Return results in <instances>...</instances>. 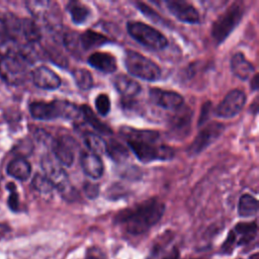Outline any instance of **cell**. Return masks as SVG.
<instances>
[{
  "label": "cell",
  "mask_w": 259,
  "mask_h": 259,
  "mask_svg": "<svg viewBox=\"0 0 259 259\" xmlns=\"http://www.w3.org/2000/svg\"><path fill=\"white\" fill-rule=\"evenodd\" d=\"M120 133L126 140L127 146L135 156L143 163L153 161H165L174 157L172 148L159 144L160 135L153 130H137L122 126Z\"/></svg>",
  "instance_id": "6da1fadb"
},
{
  "label": "cell",
  "mask_w": 259,
  "mask_h": 259,
  "mask_svg": "<svg viewBox=\"0 0 259 259\" xmlns=\"http://www.w3.org/2000/svg\"><path fill=\"white\" fill-rule=\"evenodd\" d=\"M165 211V203L158 197H151L115 215V223L124 227L132 235H141L156 225Z\"/></svg>",
  "instance_id": "7a4b0ae2"
},
{
  "label": "cell",
  "mask_w": 259,
  "mask_h": 259,
  "mask_svg": "<svg viewBox=\"0 0 259 259\" xmlns=\"http://www.w3.org/2000/svg\"><path fill=\"white\" fill-rule=\"evenodd\" d=\"M30 115L39 120H54L57 118L76 119L80 115V107L67 100L33 101L29 104Z\"/></svg>",
  "instance_id": "3957f363"
},
{
  "label": "cell",
  "mask_w": 259,
  "mask_h": 259,
  "mask_svg": "<svg viewBox=\"0 0 259 259\" xmlns=\"http://www.w3.org/2000/svg\"><path fill=\"white\" fill-rule=\"evenodd\" d=\"M124 67L131 75L145 81L154 82L161 77L160 67L149 58L135 51H126Z\"/></svg>",
  "instance_id": "277c9868"
},
{
  "label": "cell",
  "mask_w": 259,
  "mask_h": 259,
  "mask_svg": "<svg viewBox=\"0 0 259 259\" xmlns=\"http://www.w3.org/2000/svg\"><path fill=\"white\" fill-rule=\"evenodd\" d=\"M126 30L136 41L151 50L159 51L168 46V40L162 32L144 22L128 21Z\"/></svg>",
  "instance_id": "5b68a950"
},
{
  "label": "cell",
  "mask_w": 259,
  "mask_h": 259,
  "mask_svg": "<svg viewBox=\"0 0 259 259\" xmlns=\"http://www.w3.org/2000/svg\"><path fill=\"white\" fill-rule=\"evenodd\" d=\"M41 168L45 172V176L50 180L54 187L62 193L66 199H74L77 195L72 187L66 171L62 165L52 157H45L41 160Z\"/></svg>",
  "instance_id": "8992f818"
},
{
  "label": "cell",
  "mask_w": 259,
  "mask_h": 259,
  "mask_svg": "<svg viewBox=\"0 0 259 259\" xmlns=\"http://www.w3.org/2000/svg\"><path fill=\"white\" fill-rule=\"evenodd\" d=\"M244 14V8L240 3H233L213 22L211 35L218 45L222 44L240 23Z\"/></svg>",
  "instance_id": "52a82bcc"
},
{
  "label": "cell",
  "mask_w": 259,
  "mask_h": 259,
  "mask_svg": "<svg viewBox=\"0 0 259 259\" xmlns=\"http://www.w3.org/2000/svg\"><path fill=\"white\" fill-rule=\"evenodd\" d=\"M27 61L18 52L0 58V77L9 85L21 84L27 73Z\"/></svg>",
  "instance_id": "ba28073f"
},
{
  "label": "cell",
  "mask_w": 259,
  "mask_h": 259,
  "mask_svg": "<svg viewBox=\"0 0 259 259\" xmlns=\"http://www.w3.org/2000/svg\"><path fill=\"white\" fill-rule=\"evenodd\" d=\"M225 130V125L220 122H211L204 126L192 143L189 145L187 149V153L189 156L199 155L202 151H204L208 146L214 143L220 136L223 134Z\"/></svg>",
  "instance_id": "9c48e42d"
},
{
  "label": "cell",
  "mask_w": 259,
  "mask_h": 259,
  "mask_svg": "<svg viewBox=\"0 0 259 259\" xmlns=\"http://www.w3.org/2000/svg\"><path fill=\"white\" fill-rule=\"evenodd\" d=\"M246 94L240 89H233L227 93L219 103L214 114L221 118H231L237 115L246 103Z\"/></svg>",
  "instance_id": "30bf717a"
},
{
  "label": "cell",
  "mask_w": 259,
  "mask_h": 259,
  "mask_svg": "<svg viewBox=\"0 0 259 259\" xmlns=\"http://www.w3.org/2000/svg\"><path fill=\"white\" fill-rule=\"evenodd\" d=\"M149 97L152 103L167 110L176 111L184 104V98L182 95L171 90L151 88L149 91Z\"/></svg>",
  "instance_id": "8fae6325"
},
{
  "label": "cell",
  "mask_w": 259,
  "mask_h": 259,
  "mask_svg": "<svg viewBox=\"0 0 259 259\" xmlns=\"http://www.w3.org/2000/svg\"><path fill=\"white\" fill-rule=\"evenodd\" d=\"M165 4L169 12L181 22L196 24L200 21L197 9L189 2L183 0H169L166 1Z\"/></svg>",
  "instance_id": "7c38bea8"
},
{
  "label": "cell",
  "mask_w": 259,
  "mask_h": 259,
  "mask_svg": "<svg viewBox=\"0 0 259 259\" xmlns=\"http://www.w3.org/2000/svg\"><path fill=\"white\" fill-rule=\"evenodd\" d=\"M32 82L33 84L45 90H56L61 86V78L50 68L46 66L36 67L32 73Z\"/></svg>",
  "instance_id": "4fadbf2b"
},
{
  "label": "cell",
  "mask_w": 259,
  "mask_h": 259,
  "mask_svg": "<svg viewBox=\"0 0 259 259\" xmlns=\"http://www.w3.org/2000/svg\"><path fill=\"white\" fill-rule=\"evenodd\" d=\"M192 112L184 105L175 111V114L170 118L169 128L175 137L185 136L189 132Z\"/></svg>",
  "instance_id": "5bb4252c"
},
{
  "label": "cell",
  "mask_w": 259,
  "mask_h": 259,
  "mask_svg": "<svg viewBox=\"0 0 259 259\" xmlns=\"http://www.w3.org/2000/svg\"><path fill=\"white\" fill-rule=\"evenodd\" d=\"M80 165L84 173L92 179H98L103 175L104 166L98 155L91 152H83L80 156Z\"/></svg>",
  "instance_id": "9a60e30c"
},
{
  "label": "cell",
  "mask_w": 259,
  "mask_h": 259,
  "mask_svg": "<svg viewBox=\"0 0 259 259\" xmlns=\"http://www.w3.org/2000/svg\"><path fill=\"white\" fill-rule=\"evenodd\" d=\"M87 62L94 69L106 74L113 73L117 69L115 57L106 52H95L91 54Z\"/></svg>",
  "instance_id": "2e32d148"
},
{
  "label": "cell",
  "mask_w": 259,
  "mask_h": 259,
  "mask_svg": "<svg viewBox=\"0 0 259 259\" xmlns=\"http://www.w3.org/2000/svg\"><path fill=\"white\" fill-rule=\"evenodd\" d=\"M52 150L55 159L63 166L70 167L74 163V149L69 144L68 139H55L52 143Z\"/></svg>",
  "instance_id": "e0dca14e"
},
{
  "label": "cell",
  "mask_w": 259,
  "mask_h": 259,
  "mask_svg": "<svg viewBox=\"0 0 259 259\" xmlns=\"http://www.w3.org/2000/svg\"><path fill=\"white\" fill-rule=\"evenodd\" d=\"M113 86L116 91L124 98L136 97L142 90L140 83L126 75L119 74L113 78Z\"/></svg>",
  "instance_id": "ac0fdd59"
},
{
  "label": "cell",
  "mask_w": 259,
  "mask_h": 259,
  "mask_svg": "<svg viewBox=\"0 0 259 259\" xmlns=\"http://www.w3.org/2000/svg\"><path fill=\"white\" fill-rule=\"evenodd\" d=\"M231 70L236 77L245 81L252 76L255 68L242 53H236L231 59Z\"/></svg>",
  "instance_id": "d6986e66"
},
{
  "label": "cell",
  "mask_w": 259,
  "mask_h": 259,
  "mask_svg": "<svg viewBox=\"0 0 259 259\" xmlns=\"http://www.w3.org/2000/svg\"><path fill=\"white\" fill-rule=\"evenodd\" d=\"M7 173L9 176L17 180L25 181L31 174L30 163L22 157L14 158L7 165Z\"/></svg>",
  "instance_id": "ffe728a7"
},
{
  "label": "cell",
  "mask_w": 259,
  "mask_h": 259,
  "mask_svg": "<svg viewBox=\"0 0 259 259\" xmlns=\"http://www.w3.org/2000/svg\"><path fill=\"white\" fill-rule=\"evenodd\" d=\"M257 224L256 222L250 223H239L233 229L236 236V242L238 246L246 245L250 243L257 235Z\"/></svg>",
  "instance_id": "44dd1931"
},
{
  "label": "cell",
  "mask_w": 259,
  "mask_h": 259,
  "mask_svg": "<svg viewBox=\"0 0 259 259\" xmlns=\"http://www.w3.org/2000/svg\"><path fill=\"white\" fill-rule=\"evenodd\" d=\"M78 41L83 50L87 51L102 47L103 45L109 42V39L105 35L94 30H86L78 36Z\"/></svg>",
  "instance_id": "7402d4cb"
},
{
  "label": "cell",
  "mask_w": 259,
  "mask_h": 259,
  "mask_svg": "<svg viewBox=\"0 0 259 259\" xmlns=\"http://www.w3.org/2000/svg\"><path fill=\"white\" fill-rule=\"evenodd\" d=\"M80 112L82 113L83 117L85 118V120L97 132L103 134V135H111L112 134V131L111 128L103 123L98 117L97 115L93 112V110L91 109V107H89L88 105L86 104H83L81 105L80 107Z\"/></svg>",
  "instance_id": "603a6c76"
},
{
  "label": "cell",
  "mask_w": 259,
  "mask_h": 259,
  "mask_svg": "<svg viewBox=\"0 0 259 259\" xmlns=\"http://www.w3.org/2000/svg\"><path fill=\"white\" fill-rule=\"evenodd\" d=\"M66 8L71 16L72 21L75 24L84 23L90 15L89 7H87L85 4L78 1H70L67 4Z\"/></svg>",
  "instance_id": "cb8c5ba5"
},
{
  "label": "cell",
  "mask_w": 259,
  "mask_h": 259,
  "mask_svg": "<svg viewBox=\"0 0 259 259\" xmlns=\"http://www.w3.org/2000/svg\"><path fill=\"white\" fill-rule=\"evenodd\" d=\"M258 200L250 195V194H243L240 199H239V203H238V212L240 217L243 218H249V217H253L257 213L258 211Z\"/></svg>",
  "instance_id": "d4e9b609"
},
{
  "label": "cell",
  "mask_w": 259,
  "mask_h": 259,
  "mask_svg": "<svg viewBox=\"0 0 259 259\" xmlns=\"http://www.w3.org/2000/svg\"><path fill=\"white\" fill-rule=\"evenodd\" d=\"M84 142L89 149V152L95 155H101L106 153V142L96 134L86 133L84 135Z\"/></svg>",
  "instance_id": "484cf974"
},
{
  "label": "cell",
  "mask_w": 259,
  "mask_h": 259,
  "mask_svg": "<svg viewBox=\"0 0 259 259\" xmlns=\"http://www.w3.org/2000/svg\"><path fill=\"white\" fill-rule=\"evenodd\" d=\"M106 154L117 163L123 162L128 157L127 149L121 143L114 140L106 144Z\"/></svg>",
  "instance_id": "4316f807"
},
{
  "label": "cell",
  "mask_w": 259,
  "mask_h": 259,
  "mask_svg": "<svg viewBox=\"0 0 259 259\" xmlns=\"http://www.w3.org/2000/svg\"><path fill=\"white\" fill-rule=\"evenodd\" d=\"M73 79L77 87L81 90H89L93 86V77L90 71L84 68L75 69L72 73Z\"/></svg>",
  "instance_id": "83f0119b"
},
{
  "label": "cell",
  "mask_w": 259,
  "mask_h": 259,
  "mask_svg": "<svg viewBox=\"0 0 259 259\" xmlns=\"http://www.w3.org/2000/svg\"><path fill=\"white\" fill-rule=\"evenodd\" d=\"M14 40L9 36L8 30L6 27V24L4 22V19L0 18V55L1 57L13 54V45Z\"/></svg>",
  "instance_id": "f1b7e54d"
},
{
  "label": "cell",
  "mask_w": 259,
  "mask_h": 259,
  "mask_svg": "<svg viewBox=\"0 0 259 259\" xmlns=\"http://www.w3.org/2000/svg\"><path fill=\"white\" fill-rule=\"evenodd\" d=\"M31 184L34 190H36L40 194H51L54 189V186L50 182V180L45 175L38 173L34 175Z\"/></svg>",
  "instance_id": "f546056e"
},
{
  "label": "cell",
  "mask_w": 259,
  "mask_h": 259,
  "mask_svg": "<svg viewBox=\"0 0 259 259\" xmlns=\"http://www.w3.org/2000/svg\"><path fill=\"white\" fill-rule=\"evenodd\" d=\"M95 107H96L97 112L100 115H102V116L107 115L111 108V103H110V99H109L108 95L104 94V93L97 95L95 98Z\"/></svg>",
  "instance_id": "4dcf8cb0"
},
{
  "label": "cell",
  "mask_w": 259,
  "mask_h": 259,
  "mask_svg": "<svg viewBox=\"0 0 259 259\" xmlns=\"http://www.w3.org/2000/svg\"><path fill=\"white\" fill-rule=\"evenodd\" d=\"M137 7L139 8V10H140L143 14H145V15H146L148 18H150L152 21H154V22H160V23L163 24V19H161L160 15H159L155 10H153L150 6H148L147 4H145V3H143V2H138V3H137Z\"/></svg>",
  "instance_id": "1f68e13d"
},
{
  "label": "cell",
  "mask_w": 259,
  "mask_h": 259,
  "mask_svg": "<svg viewBox=\"0 0 259 259\" xmlns=\"http://www.w3.org/2000/svg\"><path fill=\"white\" fill-rule=\"evenodd\" d=\"M235 246H237V242H236V236L233 232V230L229 233L226 241L224 242V244L222 245V250L221 252L222 253H225V254H230L233 252Z\"/></svg>",
  "instance_id": "d6a6232c"
},
{
  "label": "cell",
  "mask_w": 259,
  "mask_h": 259,
  "mask_svg": "<svg viewBox=\"0 0 259 259\" xmlns=\"http://www.w3.org/2000/svg\"><path fill=\"white\" fill-rule=\"evenodd\" d=\"M106 256L104 252L98 247H90L87 249L85 254V259H105Z\"/></svg>",
  "instance_id": "836d02e7"
},
{
  "label": "cell",
  "mask_w": 259,
  "mask_h": 259,
  "mask_svg": "<svg viewBox=\"0 0 259 259\" xmlns=\"http://www.w3.org/2000/svg\"><path fill=\"white\" fill-rule=\"evenodd\" d=\"M84 192L87 197L93 199L96 196H98L99 186L97 184H94L91 182H85L84 183Z\"/></svg>",
  "instance_id": "e575fe53"
},
{
  "label": "cell",
  "mask_w": 259,
  "mask_h": 259,
  "mask_svg": "<svg viewBox=\"0 0 259 259\" xmlns=\"http://www.w3.org/2000/svg\"><path fill=\"white\" fill-rule=\"evenodd\" d=\"M210 108H211V102H209V101L205 102L202 105L200 116H199V119H198V125H201L202 123H204L206 121V119L208 118V113L210 111Z\"/></svg>",
  "instance_id": "d590c367"
},
{
  "label": "cell",
  "mask_w": 259,
  "mask_h": 259,
  "mask_svg": "<svg viewBox=\"0 0 259 259\" xmlns=\"http://www.w3.org/2000/svg\"><path fill=\"white\" fill-rule=\"evenodd\" d=\"M8 204H9V206L12 210H17L18 209L19 202H18V196H17L15 191H13V192L11 191L9 199H8Z\"/></svg>",
  "instance_id": "8d00e7d4"
},
{
  "label": "cell",
  "mask_w": 259,
  "mask_h": 259,
  "mask_svg": "<svg viewBox=\"0 0 259 259\" xmlns=\"http://www.w3.org/2000/svg\"><path fill=\"white\" fill-rule=\"evenodd\" d=\"M10 231H11V229L7 224H0V241L2 239H4Z\"/></svg>",
  "instance_id": "74e56055"
},
{
  "label": "cell",
  "mask_w": 259,
  "mask_h": 259,
  "mask_svg": "<svg viewBox=\"0 0 259 259\" xmlns=\"http://www.w3.org/2000/svg\"><path fill=\"white\" fill-rule=\"evenodd\" d=\"M250 87L252 90L256 91L259 87V81H258V74H255L253 76V78L251 79V82H250Z\"/></svg>",
  "instance_id": "f35d334b"
},
{
  "label": "cell",
  "mask_w": 259,
  "mask_h": 259,
  "mask_svg": "<svg viewBox=\"0 0 259 259\" xmlns=\"http://www.w3.org/2000/svg\"><path fill=\"white\" fill-rule=\"evenodd\" d=\"M249 259H259V254L258 253H254L253 255L250 256Z\"/></svg>",
  "instance_id": "ab89813d"
},
{
  "label": "cell",
  "mask_w": 259,
  "mask_h": 259,
  "mask_svg": "<svg viewBox=\"0 0 259 259\" xmlns=\"http://www.w3.org/2000/svg\"><path fill=\"white\" fill-rule=\"evenodd\" d=\"M172 259H179V256H176V257H174ZM192 259H201V258H192Z\"/></svg>",
  "instance_id": "60d3db41"
}]
</instances>
